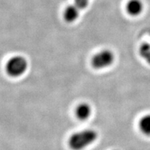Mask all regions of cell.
I'll use <instances>...</instances> for the list:
<instances>
[{
    "label": "cell",
    "mask_w": 150,
    "mask_h": 150,
    "mask_svg": "<svg viewBox=\"0 0 150 150\" xmlns=\"http://www.w3.org/2000/svg\"><path fill=\"white\" fill-rule=\"evenodd\" d=\"M27 69V60L22 56H14L9 60L6 64L7 73L15 77L23 74Z\"/></svg>",
    "instance_id": "obj_2"
},
{
    "label": "cell",
    "mask_w": 150,
    "mask_h": 150,
    "mask_svg": "<svg viewBox=\"0 0 150 150\" xmlns=\"http://www.w3.org/2000/svg\"><path fill=\"white\" fill-rule=\"evenodd\" d=\"M74 4L77 6L79 9L86 8L89 4V0H74Z\"/></svg>",
    "instance_id": "obj_9"
},
{
    "label": "cell",
    "mask_w": 150,
    "mask_h": 150,
    "mask_svg": "<svg viewBox=\"0 0 150 150\" xmlns=\"http://www.w3.org/2000/svg\"><path fill=\"white\" fill-rule=\"evenodd\" d=\"M80 9L75 4L70 5L65 8L64 12V18L67 22H73L79 16Z\"/></svg>",
    "instance_id": "obj_5"
},
{
    "label": "cell",
    "mask_w": 150,
    "mask_h": 150,
    "mask_svg": "<svg viewBox=\"0 0 150 150\" xmlns=\"http://www.w3.org/2000/svg\"><path fill=\"white\" fill-rule=\"evenodd\" d=\"M91 114V106L87 104H81L79 105L76 109V115L79 119L86 120Z\"/></svg>",
    "instance_id": "obj_6"
},
{
    "label": "cell",
    "mask_w": 150,
    "mask_h": 150,
    "mask_svg": "<svg viewBox=\"0 0 150 150\" xmlns=\"http://www.w3.org/2000/svg\"><path fill=\"white\" fill-rule=\"evenodd\" d=\"M140 54L147 62L150 63V45L148 44H143L140 50Z\"/></svg>",
    "instance_id": "obj_8"
},
{
    "label": "cell",
    "mask_w": 150,
    "mask_h": 150,
    "mask_svg": "<svg viewBox=\"0 0 150 150\" xmlns=\"http://www.w3.org/2000/svg\"><path fill=\"white\" fill-rule=\"evenodd\" d=\"M115 56L113 53L108 50H103L95 54L92 59L93 66L96 69H103L112 64Z\"/></svg>",
    "instance_id": "obj_3"
},
{
    "label": "cell",
    "mask_w": 150,
    "mask_h": 150,
    "mask_svg": "<svg viewBox=\"0 0 150 150\" xmlns=\"http://www.w3.org/2000/svg\"><path fill=\"white\" fill-rule=\"evenodd\" d=\"M140 130L144 134L150 136V114L143 116L140 120Z\"/></svg>",
    "instance_id": "obj_7"
},
{
    "label": "cell",
    "mask_w": 150,
    "mask_h": 150,
    "mask_svg": "<svg viewBox=\"0 0 150 150\" xmlns=\"http://www.w3.org/2000/svg\"><path fill=\"white\" fill-rule=\"evenodd\" d=\"M97 138L95 131L88 129L73 134L69 140V145L73 150H81L87 147Z\"/></svg>",
    "instance_id": "obj_1"
},
{
    "label": "cell",
    "mask_w": 150,
    "mask_h": 150,
    "mask_svg": "<svg viewBox=\"0 0 150 150\" xmlns=\"http://www.w3.org/2000/svg\"><path fill=\"white\" fill-rule=\"evenodd\" d=\"M127 12L132 16H137L142 13L143 4L140 0H129L126 6Z\"/></svg>",
    "instance_id": "obj_4"
}]
</instances>
